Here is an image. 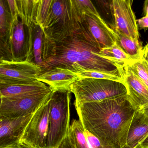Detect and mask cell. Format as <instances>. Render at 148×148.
<instances>
[{"label": "cell", "instance_id": "603a6c76", "mask_svg": "<svg viewBox=\"0 0 148 148\" xmlns=\"http://www.w3.org/2000/svg\"><path fill=\"white\" fill-rule=\"evenodd\" d=\"M70 127L73 133L76 148H90L85 134L84 128L79 119H73Z\"/></svg>", "mask_w": 148, "mask_h": 148}, {"label": "cell", "instance_id": "44dd1931", "mask_svg": "<svg viewBox=\"0 0 148 148\" xmlns=\"http://www.w3.org/2000/svg\"><path fill=\"white\" fill-rule=\"evenodd\" d=\"M44 33L38 25H35L33 40V55L34 63L42 68L43 65V50Z\"/></svg>", "mask_w": 148, "mask_h": 148}, {"label": "cell", "instance_id": "4316f807", "mask_svg": "<svg viewBox=\"0 0 148 148\" xmlns=\"http://www.w3.org/2000/svg\"><path fill=\"white\" fill-rule=\"evenodd\" d=\"M75 2L81 12H89L95 14H99L93 3L90 0H75Z\"/></svg>", "mask_w": 148, "mask_h": 148}, {"label": "cell", "instance_id": "5b68a950", "mask_svg": "<svg viewBox=\"0 0 148 148\" xmlns=\"http://www.w3.org/2000/svg\"><path fill=\"white\" fill-rule=\"evenodd\" d=\"M75 97L74 105L98 102L127 95L125 85L121 82L108 79H80L70 87Z\"/></svg>", "mask_w": 148, "mask_h": 148}, {"label": "cell", "instance_id": "836d02e7", "mask_svg": "<svg viewBox=\"0 0 148 148\" xmlns=\"http://www.w3.org/2000/svg\"><path fill=\"white\" fill-rule=\"evenodd\" d=\"M144 12L145 14V16H148V0L145 1Z\"/></svg>", "mask_w": 148, "mask_h": 148}, {"label": "cell", "instance_id": "f1b7e54d", "mask_svg": "<svg viewBox=\"0 0 148 148\" xmlns=\"http://www.w3.org/2000/svg\"><path fill=\"white\" fill-rule=\"evenodd\" d=\"M59 148H76L73 138V133L71 127L68 135Z\"/></svg>", "mask_w": 148, "mask_h": 148}, {"label": "cell", "instance_id": "9a60e30c", "mask_svg": "<svg viewBox=\"0 0 148 148\" xmlns=\"http://www.w3.org/2000/svg\"><path fill=\"white\" fill-rule=\"evenodd\" d=\"M125 148H148V118L138 110L133 116Z\"/></svg>", "mask_w": 148, "mask_h": 148}, {"label": "cell", "instance_id": "d6986e66", "mask_svg": "<svg viewBox=\"0 0 148 148\" xmlns=\"http://www.w3.org/2000/svg\"><path fill=\"white\" fill-rule=\"evenodd\" d=\"M99 54L114 63L117 66L124 67L135 62L116 43L110 47L101 49Z\"/></svg>", "mask_w": 148, "mask_h": 148}, {"label": "cell", "instance_id": "2e32d148", "mask_svg": "<svg viewBox=\"0 0 148 148\" xmlns=\"http://www.w3.org/2000/svg\"><path fill=\"white\" fill-rule=\"evenodd\" d=\"M50 87L45 83L38 80L8 84H0V97H20L43 91L48 90Z\"/></svg>", "mask_w": 148, "mask_h": 148}, {"label": "cell", "instance_id": "8fae6325", "mask_svg": "<svg viewBox=\"0 0 148 148\" xmlns=\"http://www.w3.org/2000/svg\"><path fill=\"white\" fill-rule=\"evenodd\" d=\"M34 114L15 118L0 116V148L20 144L25 130Z\"/></svg>", "mask_w": 148, "mask_h": 148}, {"label": "cell", "instance_id": "83f0119b", "mask_svg": "<svg viewBox=\"0 0 148 148\" xmlns=\"http://www.w3.org/2000/svg\"><path fill=\"white\" fill-rule=\"evenodd\" d=\"M84 132L90 148H104L101 142L97 138L85 130Z\"/></svg>", "mask_w": 148, "mask_h": 148}, {"label": "cell", "instance_id": "3957f363", "mask_svg": "<svg viewBox=\"0 0 148 148\" xmlns=\"http://www.w3.org/2000/svg\"><path fill=\"white\" fill-rule=\"evenodd\" d=\"M75 0H52L44 26V40L54 42L70 36L81 26Z\"/></svg>", "mask_w": 148, "mask_h": 148}, {"label": "cell", "instance_id": "4fadbf2b", "mask_svg": "<svg viewBox=\"0 0 148 148\" xmlns=\"http://www.w3.org/2000/svg\"><path fill=\"white\" fill-rule=\"evenodd\" d=\"M80 79L77 73L72 70L56 67L42 73L37 80L48 85L54 90H70L71 85Z\"/></svg>", "mask_w": 148, "mask_h": 148}, {"label": "cell", "instance_id": "ffe728a7", "mask_svg": "<svg viewBox=\"0 0 148 148\" xmlns=\"http://www.w3.org/2000/svg\"><path fill=\"white\" fill-rule=\"evenodd\" d=\"M6 1L0 0L1 47L6 46L7 38L11 23L10 11L7 8Z\"/></svg>", "mask_w": 148, "mask_h": 148}, {"label": "cell", "instance_id": "d4e9b609", "mask_svg": "<svg viewBox=\"0 0 148 148\" xmlns=\"http://www.w3.org/2000/svg\"><path fill=\"white\" fill-rule=\"evenodd\" d=\"M52 0H40L39 1L37 14H36V24L43 31L47 18L49 10Z\"/></svg>", "mask_w": 148, "mask_h": 148}, {"label": "cell", "instance_id": "1f68e13d", "mask_svg": "<svg viewBox=\"0 0 148 148\" xmlns=\"http://www.w3.org/2000/svg\"><path fill=\"white\" fill-rule=\"evenodd\" d=\"M143 58L148 63V44L143 49Z\"/></svg>", "mask_w": 148, "mask_h": 148}, {"label": "cell", "instance_id": "52a82bcc", "mask_svg": "<svg viewBox=\"0 0 148 148\" xmlns=\"http://www.w3.org/2000/svg\"><path fill=\"white\" fill-rule=\"evenodd\" d=\"M51 96L34 113L27 125L20 142L25 148H46Z\"/></svg>", "mask_w": 148, "mask_h": 148}, {"label": "cell", "instance_id": "d6a6232c", "mask_svg": "<svg viewBox=\"0 0 148 148\" xmlns=\"http://www.w3.org/2000/svg\"><path fill=\"white\" fill-rule=\"evenodd\" d=\"M138 110L140 111L142 113H143L144 115H145L146 117L148 118V103L143 106Z\"/></svg>", "mask_w": 148, "mask_h": 148}, {"label": "cell", "instance_id": "ac0fdd59", "mask_svg": "<svg viewBox=\"0 0 148 148\" xmlns=\"http://www.w3.org/2000/svg\"><path fill=\"white\" fill-rule=\"evenodd\" d=\"M38 2V0L16 1L19 18L27 28L37 25L36 14Z\"/></svg>", "mask_w": 148, "mask_h": 148}, {"label": "cell", "instance_id": "e0dca14e", "mask_svg": "<svg viewBox=\"0 0 148 148\" xmlns=\"http://www.w3.org/2000/svg\"><path fill=\"white\" fill-rule=\"evenodd\" d=\"M113 30L116 34V44L125 53L135 61L143 58V48L138 39L131 38Z\"/></svg>", "mask_w": 148, "mask_h": 148}, {"label": "cell", "instance_id": "277c9868", "mask_svg": "<svg viewBox=\"0 0 148 148\" xmlns=\"http://www.w3.org/2000/svg\"><path fill=\"white\" fill-rule=\"evenodd\" d=\"M71 93L70 90H54L52 93L46 148H59L68 135Z\"/></svg>", "mask_w": 148, "mask_h": 148}, {"label": "cell", "instance_id": "5bb4252c", "mask_svg": "<svg viewBox=\"0 0 148 148\" xmlns=\"http://www.w3.org/2000/svg\"><path fill=\"white\" fill-rule=\"evenodd\" d=\"M24 24L19 19L14 21L11 20V25L7 38L6 49L9 60L21 61L25 58V34Z\"/></svg>", "mask_w": 148, "mask_h": 148}, {"label": "cell", "instance_id": "30bf717a", "mask_svg": "<svg viewBox=\"0 0 148 148\" xmlns=\"http://www.w3.org/2000/svg\"><path fill=\"white\" fill-rule=\"evenodd\" d=\"M130 0H112L113 26L112 29L132 39H139L137 20Z\"/></svg>", "mask_w": 148, "mask_h": 148}, {"label": "cell", "instance_id": "7a4b0ae2", "mask_svg": "<svg viewBox=\"0 0 148 148\" xmlns=\"http://www.w3.org/2000/svg\"><path fill=\"white\" fill-rule=\"evenodd\" d=\"M100 51L87 40L81 26L60 41L44 40L42 73L61 67L76 73L90 70L121 73L114 63L99 56Z\"/></svg>", "mask_w": 148, "mask_h": 148}, {"label": "cell", "instance_id": "9c48e42d", "mask_svg": "<svg viewBox=\"0 0 148 148\" xmlns=\"http://www.w3.org/2000/svg\"><path fill=\"white\" fill-rule=\"evenodd\" d=\"M81 12L82 26L87 38L94 45L101 50L116 44L115 32L100 14Z\"/></svg>", "mask_w": 148, "mask_h": 148}, {"label": "cell", "instance_id": "484cf974", "mask_svg": "<svg viewBox=\"0 0 148 148\" xmlns=\"http://www.w3.org/2000/svg\"><path fill=\"white\" fill-rule=\"evenodd\" d=\"M97 5L101 9L103 13L105 16H106L108 20H110V28H112L113 26L112 22V14L111 3V1H97Z\"/></svg>", "mask_w": 148, "mask_h": 148}, {"label": "cell", "instance_id": "6da1fadb", "mask_svg": "<svg viewBox=\"0 0 148 148\" xmlns=\"http://www.w3.org/2000/svg\"><path fill=\"white\" fill-rule=\"evenodd\" d=\"M86 130L97 138L104 148H125L135 112L127 95L75 105Z\"/></svg>", "mask_w": 148, "mask_h": 148}, {"label": "cell", "instance_id": "4dcf8cb0", "mask_svg": "<svg viewBox=\"0 0 148 148\" xmlns=\"http://www.w3.org/2000/svg\"><path fill=\"white\" fill-rule=\"evenodd\" d=\"M137 24L138 27L141 29L148 28V16H145L137 20Z\"/></svg>", "mask_w": 148, "mask_h": 148}, {"label": "cell", "instance_id": "8992f818", "mask_svg": "<svg viewBox=\"0 0 148 148\" xmlns=\"http://www.w3.org/2000/svg\"><path fill=\"white\" fill-rule=\"evenodd\" d=\"M54 89L14 97H1L0 116L15 118L34 114L52 93Z\"/></svg>", "mask_w": 148, "mask_h": 148}, {"label": "cell", "instance_id": "f546056e", "mask_svg": "<svg viewBox=\"0 0 148 148\" xmlns=\"http://www.w3.org/2000/svg\"><path fill=\"white\" fill-rule=\"evenodd\" d=\"M8 6L10 14H11V20L12 21L18 19V9L17 7V3L15 0H8L7 1Z\"/></svg>", "mask_w": 148, "mask_h": 148}, {"label": "cell", "instance_id": "7c38bea8", "mask_svg": "<svg viewBox=\"0 0 148 148\" xmlns=\"http://www.w3.org/2000/svg\"><path fill=\"white\" fill-rule=\"evenodd\" d=\"M127 90V97L137 110L148 103V88L128 66L119 68Z\"/></svg>", "mask_w": 148, "mask_h": 148}, {"label": "cell", "instance_id": "cb8c5ba5", "mask_svg": "<svg viewBox=\"0 0 148 148\" xmlns=\"http://www.w3.org/2000/svg\"><path fill=\"white\" fill-rule=\"evenodd\" d=\"M128 66L148 88V63L142 58Z\"/></svg>", "mask_w": 148, "mask_h": 148}, {"label": "cell", "instance_id": "e575fe53", "mask_svg": "<svg viewBox=\"0 0 148 148\" xmlns=\"http://www.w3.org/2000/svg\"><path fill=\"white\" fill-rule=\"evenodd\" d=\"M4 148H26L25 147L21 145V144H18L15 145H12V146H9L8 147H6Z\"/></svg>", "mask_w": 148, "mask_h": 148}, {"label": "cell", "instance_id": "ba28073f", "mask_svg": "<svg viewBox=\"0 0 148 148\" xmlns=\"http://www.w3.org/2000/svg\"><path fill=\"white\" fill-rule=\"evenodd\" d=\"M42 73L40 66L26 60L0 61V84L32 82L37 80Z\"/></svg>", "mask_w": 148, "mask_h": 148}, {"label": "cell", "instance_id": "7402d4cb", "mask_svg": "<svg viewBox=\"0 0 148 148\" xmlns=\"http://www.w3.org/2000/svg\"><path fill=\"white\" fill-rule=\"evenodd\" d=\"M80 79L92 78L108 79L121 82L123 84V80L121 73L106 72L101 71L84 70L77 73Z\"/></svg>", "mask_w": 148, "mask_h": 148}]
</instances>
